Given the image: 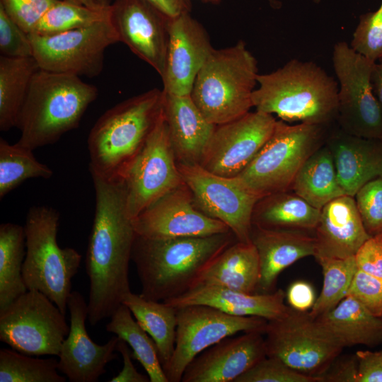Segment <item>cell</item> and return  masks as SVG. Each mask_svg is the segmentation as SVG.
I'll return each mask as SVG.
<instances>
[{"instance_id":"obj_1","label":"cell","mask_w":382,"mask_h":382,"mask_svg":"<svg viewBox=\"0 0 382 382\" xmlns=\"http://www.w3.org/2000/svg\"><path fill=\"white\" fill-rule=\"evenodd\" d=\"M91 175L96 207L86 270L90 282L87 320L93 326L110 318L131 291L129 267L137 233L127 209L123 180Z\"/></svg>"},{"instance_id":"obj_2","label":"cell","mask_w":382,"mask_h":382,"mask_svg":"<svg viewBox=\"0 0 382 382\" xmlns=\"http://www.w3.org/2000/svg\"><path fill=\"white\" fill-rule=\"evenodd\" d=\"M238 241L230 231L206 236L150 239L136 236L132 260L141 285L140 295L165 301L189 291L201 270Z\"/></svg>"},{"instance_id":"obj_3","label":"cell","mask_w":382,"mask_h":382,"mask_svg":"<svg viewBox=\"0 0 382 382\" xmlns=\"http://www.w3.org/2000/svg\"><path fill=\"white\" fill-rule=\"evenodd\" d=\"M252 95L255 110L286 122L330 127L337 115V81L311 61L292 59L268 74H258Z\"/></svg>"},{"instance_id":"obj_4","label":"cell","mask_w":382,"mask_h":382,"mask_svg":"<svg viewBox=\"0 0 382 382\" xmlns=\"http://www.w3.org/2000/svg\"><path fill=\"white\" fill-rule=\"evenodd\" d=\"M98 90L79 76L40 69L18 116L17 143L32 150L57 142L78 127Z\"/></svg>"},{"instance_id":"obj_5","label":"cell","mask_w":382,"mask_h":382,"mask_svg":"<svg viewBox=\"0 0 382 382\" xmlns=\"http://www.w3.org/2000/svg\"><path fill=\"white\" fill-rule=\"evenodd\" d=\"M163 91L156 88L106 110L91 129L89 170L106 180L120 179L163 112Z\"/></svg>"},{"instance_id":"obj_6","label":"cell","mask_w":382,"mask_h":382,"mask_svg":"<svg viewBox=\"0 0 382 382\" xmlns=\"http://www.w3.org/2000/svg\"><path fill=\"white\" fill-rule=\"evenodd\" d=\"M257 62L243 40L214 49L199 71L191 97L206 120L218 125L245 115L253 105Z\"/></svg>"},{"instance_id":"obj_7","label":"cell","mask_w":382,"mask_h":382,"mask_svg":"<svg viewBox=\"0 0 382 382\" xmlns=\"http://www.w3.org/2000/svg\"><path fill=\"white\" fill-rule=\"evenodd\" d=\"M59 213L47 206L30 208L24 227L25 255L23 277L28 290L46 295L66 315L71 280L81 261L74 248L59 246Z\"/></svg>"},{"instance_id":"obj_8","label":"cell","mask_w":382,"mask_h":382,"mask_svg":"<svg viewBox=\"0 0 382 382\" xmlns=\"http://www.w3.org/2000/svg\"><path fill=\"white\" fill-rule=\"evenodd\" d=\"M329 127L277 120L274 129L253 161L236 177L259 197L291 190L305 161L326 141Z\"/></svg>"},{"instance_id":"obj_9","label":"cell","mask_w":382,"mask_h":382,"mask_svg":"<svg viewBox=\"0 0 382 382\" xmlns=\"http://www.w3.org/2000/svg\"><path fill=\"white\" fill-rule=\"evenodd\" d=\"M264 335L267 357L319 380L344 348L309 312L291 307L284 316L268 320Z\"/></svg>"},{"instance_id":"obj_10","label":"cell","mask_w":382,"mask_h":382,"mask_svg":"<svg viewBox=\"0 0 382 382\" xmlns=\"http://www.w3.org/2000/svg\"><path fill=\"white\" fill-rule=\"evenodd\" d=\"M332 62L338 84L339 127L355 136L381 139L382 108L371 81L375 62L345 41L335 44Z\"/></svg>"},{"instance_id":"obj_11","label":"cell","mask_w":382,"mask_h":382,"mask_svg":"<svg viewBox=\"0 0 382 382\" xmlns=\"http://www.w3.org/2000/svg\"><path fill=\"white\" fill-rule=\"evenodd\" d=\"M69 329L66 315L35 289L0 311V340L27 355L58 357Z\"/></svg>"},{"instance_id":"obj_12","label":"cell","mask_w":382,"mask_h":382,"mask_svg":"<svg viewBox=\"0 0 382 382\" xmlns=\"http://www.w3.org/2000/svg\"><path fill=\"white\" fill-rule=\"evenodd\" d=\"M33 57L40 69L56 73L98 76L106 49L119 38L108 18L59 33L29 34Z\"/></svg>"},{"instance_id":"obj_13","label":"cell","mask_w":382,"mask_h":382,"mask_svg":"<svg viewBox=\"0 0 382 382\" xmlns=\"http://www.w3.org/2000/svg\"><path fill=\"white\" fill-rule=\"evenodd\" d=\"M132 219L185 183L171 146L163 111L121 178Z\"/></svg>"},{"instance_id":"obj_14","label":"cell","mask_w":382,"mask_h":382,"mask_svg":"<svg viewBox=\"0 0 382 382\" xmlns=\"http://www.w3.org/2000/svg\"><path fill=\"white\" fill-rule=\"evenodd\" d=\"M268 320L227 314L205 305L177 308L175 349L163 369L168 382H180L188 364L201 352L238 332L265 333Z\"/></svg>"},{"instance_id":"obj_15","label":"cell","mask_w":382,"mask_h":382,"mask_svg":"<svg viewBox=\"0 0 382 382\" xmlns=\"http://www.w3.org/2000/svg\"><path fill=\"white\" fill-rule=\"evenodd\" d=\"M196 207L225 224L238 241L251 243L252 215L260 199L236 177L214 174L199 164L178 163Z\"/></svg>"},{"instance_id":"obj_16","label":"cell","mask_w":382,"mask_h":382,"mask_svg":"<svg viewBox=\"0 0 382 382\" xmlns=\"http://www.w3.org/2000/svg\"><path fill=\"white\" fill-rule=\"evenodd\" d=\"M276 122L272 115L255 110L216 125L199 165L216 175H238L269 139Z\"/></svg>"},{"instance_id":"obj_17","label":"cell","mask_w":382,"mask_h":382,"mask_svg":"<svg viewBox=\"0 0 382 382\" xmlns=\"http://www.w3.org/2000/svg\"><path fill=\"white\" fill-rule=\"evenodd\" d=\"M108 20L125 44L162 79L165 74L170 18L147 0H114Z\"/></svg>"},{"instance_id":"obj_18","label":"cell","mask_w":382,"mask_h":382,"mask_svg":"<svg viewBox=\"0 0 382 382\" xmlns=\"http://www.w3.org/2000/svg\"><path fill=\"white\" fill-rule=\"evenodd\" d=\"M132 223L137 236L150 239L206 236L231 231L196 207L185 183L149 206Z\"/></svg>"},{"instance_id":"obj_19","label":"cell","mask_w":382,"mask_h":382,"mask_svg":"<svg viewBox=\"0 0 382 382\" xmlns=\"http://www.w3.org/2000/svg\"><path fill=\"white\" fill-rule=\"evenodd\" d=\"M67 307L70 329L58 356V370L71 382H96L107 364L117 357L115 351L119 337L112 336L104 345L91 340L86 328L87 302L80 292H71Z\"/></svg>"},{"instance_id":"obj_20","label":"cell","mask_w":382,"mask_h":382,"mask_svg":"<svg viewBox=\"0 0 382 382\" xmlns=\"http://www.w3.org/2000/svg\"><path fill=\"white\" fill-rule=\"evenodd\" d=\"M213 50L207 30L190 13L170 18L163 91L190 95L195 79Z\"/></svg>"},{"instance_id":"obj_21","label":"cell","mask_w":382,"mask_h":382,"mask_svg":"<svg viewBox=\"0 0 382 382\" xmlns=\"http://www.w3.org/2000/svg\"><path fill=\"white\" fill-rule=\"evenodd\" d=\"M265 357L263 332L228 337L198 354L187 366L181 381L234 382Z\"/></svg>"},{"instance_id":"obj_22","label":"cell","mask_w":382,"mask_h":382,"mask_svg":"<svg viewBox=\"0 0 382 382\" xmlns=\"http://www.w3.org/2000/svg\"><path fill=\"white\" fill-rule=\"evenodd\" d=\"M317 262L354 256L371 236L366 231L354 197H337L321 209L315 229Z\"/></svg>"},{"instance_id":"obj_23","label":"cell","mask_w":382,"mask_h":382,"mask_svg":"<svg viewBox=\"0 0 382 382\" xmlns=\"http://www.w3.org/2000/svg\"><path fill=\"white\" fill-rule=\"evenodd\" d=\"M325 144L345 195L354 197L368 182L382 176V140L349 134L340 127L328 133Z\"/></svg>"},{"instance_id":"obj_24","label":"cell","mask_w":382,"mask_h":382,"mask_svg":"<svg viewBox=\"0 0 382 382\" xmlns=\"http://www.w3.org/2000/svg\"><path fill=\"white\" fill-rule=\"evenodd\" d=\"M250 240L260 262L258 294L274 291L277 278L284 270L301 258L315 255V236L306 231L266 229L253 225Z\"/></svg>"},{"instance_id":"obj_25","label":"cell","mask_w":382,"mask_h":382,"mask_svg":"<svg viewBox=\"0 0 382 382\" xmlns=\"http://www.w3.org/2000/svg\"><path fill=\"white\" fill-rule=\"evenodd\" d=\"M163 93V115L177 163L199 164L216 125L206 120L190 95Z\"/></svg>"},{"instance_id":"obj_26","label":"cell","mask_w":382,"mask_h":382,"mask_svg":"<svg viewBox=\"0 0 382 382\" xmlns=\"http://www.w3.org/2000/svg\"><path fill=\"white\" fill-rule=\"evenodd\" d=\"M285 296L281 289L268 294H248L220 286H199L163 302L175 308L205 305L229 315L257 316L271 320L288 312L289 306L284 303Z\"/></svg>"},{"instance_id":"obj_27","label":"cell","mask_w":382,"mask_h":382,"mask_svg":"<svg viewBox=\"0 0 382 382\" xmlns=\"http://www.w3.org/2000/svg\"><path fill=\"white\" fill-rule=\"evenodd\" d=\"M259 279L260 262L255 245L252 243L236 241L201 270L190 289L199 286H220L255 294Z\"/></svg>"},{"instance_id":"obj_28","label":"cell","mask_w":382,"mask_h":382,"mask_svg":"<svg viewBox=\"0 0 382 382\" xmlns=\"http://www.w3.org/2000/svg\"><path fill=\"white\" fill-rule=\"evenodd\" d=\"M345 347L382 343V317L372 314L350 295L334 308L316 318Z\"/></svg>"},{"instance_id":"obj_29","label":"cell","mask_w":382,"mask_h":382,"mask_svg":"<svg viewBox=\"0 0 382 382\" xmlns=\"http://www.w3.org/2000/svg\"><path fill=\"white\" fill-rule=\"evenodd\" d=\"M320 214V209L292 190H286L259 199L253 209L252 224L266 229L315 231Z\"/></svg>"},{"instance_id":"obj_30","label":"cell","mask_w":382,"mask_h":382,"mask_svg":"<svg viewBox=\"0 0 382 382\" xmlns=\"http://www.w3.org/2000/svg\"><path fill=\"white\" fill-rule=\"evenodd\" d=\"M122 303L129 308L137 322L154 341L164 369L175 349L177 308L163 301L146 299L132 291L125 295Z\"/></svg>"},{"instance_id":"obj_31","label":"cell","mask_w":382,"mask_h":382,"mask_svg":"<svg viewBox=\"0 0 382 382\" xmlns=\"http://www.w3.org/2000/svg\"><path fill=\"white\" fill-rule=\"evenodd\" d=\"M291 190L320 210L332 199L345 195L325 143L303 164L294 178Z\"/></svg>"},{"instance_id":"obj_32","label":"cell","mask_w":382,"mask_h":382,"mask_svg":"<svg viewBox=\"0 0 382 382\" xmlns=\"http://www.w3.org/2000/svg\"><path fill=\"white\" fill-rule=\"evenodd\" d=\"M40 69L33 57L0 55V130L16 127L18 116L35 74Z\"/></svg>"},{"instance_id":"obj_33","label":"cell","mask_w":382,"mask_h":382,"mask_svg":"<svg viewBox=\"0 0 382 382\" xmlns=\"http://www.w3.org/2000/svg\"><path fill=\"white\" fill-rule=\"evenodd\" d=\"M25 248L23 226L0 225V311L28 291L23 277Z\"/></svg>"},{"instance_id":"obj_34","label":"cell","mask_w":382,"mask_h":382,"mask_svg":"<svg viewBox=\"0 0 382 382\" xmlns=\"http://www.w3.org/2000/svg\"><path fill=\"white\" fill-rule=\"evenodd\" d=\"M110 318L106 330L127 343L132 349V357L141 364L150 382H168L154 341L134 320L129 308L122 303Z\"/></svg>"},{"instance_id":"obj_35","label":"cell","mask_w":382,"mask_h":382,"mask_svg":"<svg viewBox=\"0 0 382 382\" xmlns=\"http://www.w3.org/2000/svg\"><path fill=\"white\" fill-rule=\"evenodd\" d=\"M32 149L0 139V198L30 178L49 179L52 170L38 161Z\"/></svg>"},{"instance_id":"obj_36","label":"cell","mask_w":382,"mask_h":382,"mask_svg":"<svg viewBox=\"0 0 382 382\" xmlns=\"http://www.w3.org/2000/svg\"><path fill=\"white\" fill-rule=\"evenodd\" d=\"M58 360L27 355L13 349H0V382H65Z\"/></svg>"},{"instance_id":"obj_37","label":"cell","mask_w":382,"mask_h":382,"mask_svg":"<svg viewBox=\"0 0 382 382\" xmlns=\"http://www.w3.org/2000/svg\"><path fill=\"white\" fill-rule=\"evenodd\" d=\"M318 262L322 268L323 284L309 312L316 318L331 311L347 296L358 270L354 256L323 259Z\"/></svg>"},{"instance_id":"obj_38","label":"cell","mask_w":382,"mask_h":382,"mask_svg":"<svg viewBox=\"0 0 382 382\" xmlns=\"http://www.w3.org/2000/svg\"><path fill=\"white\" fill-rule=\"evenodd\" d=\"M108 11L58 0L40 20L34 33L50 35L86 27L108 18Z\"/></svg>"},{"instance_id":"obj_39","label":"cell","mask_w":382,"mask_h":382,"mask_svg":"<svg viewBox=\"0 0 382 382\" xmlns=\"http://www.w3.org/2000/svg\"><path fill=\"white\" fill-rule=\"evenodd\" d=\"M349 45L374 62L382 57V1L376 11L360 16Z\"/></svg>"},{"instance_id":"obj_40","label":"cell","mask_w":382,"mask_h":382,"mask_svg":"<svg viewBox=\"0 0 382 382\" xmlns=\"http://www.w3.org/2000/svg\"><path fill=\"white\" fill-rule=\"evenodd\" d=\"M234 382H320V380L294 370L277 358L267 356Z\"/></svg>"},{"instance_id":"obj_41","label":"cell","mask_w":382,"mask_h":382,"mask_svg":"<svg viewBox=\"0 0 382 382\" xmlns=\"http://www.w3.org/2000/svg\"><path fill=\"white\" fill-rule=\"evenodd\" d=\"M354 198L367 233L371 236L382 233V176L366 183Z\"/></svg>"},{"instance_id":"obj_42","label":"cell","mask_w":382,"mask_h":382,"mask_svg":"<svg viewBox=\"0 0 382 382\" xmlns=\"http://www.w3.org/2000/svg\"><path fill=\"white\" fill-rule=\"evenodd\" d=\"M58 0H0V6L25 32L34 33L40 20Z\"/></svg>"},{"instance_id":"obj_43","label":"cell","mask_w":382,"mask_h":382,"mask_svg":"<svg viewBox=\"0 0 382 382\" xmlns=\"http://www.w3.org/2000/svg\"><path fill=\"white\" fill-rule=\"evenodd\" d=\"M0 54L12 58L33 57L29 34L0 6Z\"/></svg>"},{"instance_id":"obj_44","label":"cell","mask_w":382,"mask_h":382,"mask_svg":"<svg viewBox=\"0 0 382 382\" xmlns=\"http://www.w3.org/2000/svg\"><path fill=\"white\" fill-rule=\"evenodd\" d=\"M347 295L359 301L374 316H382V278L357 270Z\"/></svg>"},{"instance_id":"obj_45","label":"cell","mask_w":382,"mask_h":382,"mask_svg":"<svg viewBox=\"0 0 382 382\" xmlns=\"http://www.w3.org/2000/svg\"><path fill=\"white\" fill-rule=\"evenodd\" d=\"M354 257L358 270L382 278V233L366 240Z\"/></svg>"},{"instance_id":"obj_46","label":"cell","mask_w":382,"mask_h":382,"mask_svg":"<svg viewBox=\"0 0 382 382\" xmlns=\"http://www.w3.org/2000/svg\"><path fill=\"white\" fill-rule=\"evenodd\" d=\"M340 357L320 376V382H357L358 360L356 354Z\"/></svg>"},{"instance_id":"obj_47","label":"cell","mask_w":382,"mask_h":382,"mask_svg":"<svg viewBox=\"0 0 382 382\" xmlns=\"http://www.w3.org/2000/svg\"><path fill=\"white\" fill-rule=\"evenodd\" d=\"M357 382H382V351H358Z\"/></svg>"},{"instance_id":"obj_48","label":"cell","mask_w":382,"mask_h":382,"mask_svg":"<svg viewBox=\"0 0 382 382\" xmlns=\"http://www.w3.org/2000/svg\"><path fill=\"white\" fill-rule=\"evenodd\" d=\"M285 298L289 306L299 311H308L316 299L313 286L304 281L293 282L289 286Z\"/></svg>"},{"instance_id":"obj_49","label":"cell","mask_w":382,"mask_h":382,"mask_svg":"<svg viewBox=\"0 0 382 382\" xmlns=\"http://www.w3.org/2000/svg\"><path fill=\"white\" fill-rule=\"evenodd\" d=\"M116 351L120 353L122 357L123 366L118 374L110 380V382H149L148 376L140 374L134 367L132 359V354L129 350V345L123 340L119 338L116 346Z\"/></svg>"},{"instance_id":"obj_50","label":"cell","mask_w":382,"mask_h":382,"mask_svg":"<svg viewBox=\"0 0 382 382\" xmlns=\"http://www.w3.org/2000/svg\"><path fill=\"white\" fill-rule=\"evenodd\" d=\"M170 18L191 12L190 0H147Z\"/></svg>"},{"instance_id":"obj_51","label":"cell","mask_w":382,"mask_h":382,"mask_svg":"<svg viewBox=\"0 0 382 382\" xmlns=\"http://www.w3.org/2000/svg\"><path fill=\"white\" fill-rule=\"evenodd\" d=\"M371 81L374 94L382 108V57L374 63Z\"/></svg>"},{"instance_id":"obj_52","label":"cell","mask_w":382,"mask_h":382,"mask_svg":"<svg viewBox=\"0 0 382 382\" xmlns=\"http://www.w3.org/2000/svg\"><path fill=\"white\" fill-rule=\"evenodd\" d=\"M98 10H108L111 0H65Z\"/></svg>"},{"instance_id":"obj_53","label":"cell","mask_w":382,"mask_h":382,"mask_svg":"<svg viewBox=\"0 0 382 382\" xmlns=\"http://www.w3.org/2000/svg\"><path fill=\"white\" fill-rule=\"evenodd\" d=\"M270 5L274 8H278L280 6V2L278 0H268Z\"/></svg>"},{"instance_id":"obj_54","label":"cell","mask_w":382,"mask_h":382,"mask_svg":"<svg viewBox=\"0 0 382 382\" xmlns=\"http://www.w3.org/2000/svg\"><path fill=\"white\" fill-rule=\"evenodd\" d=\"M204 3L212 4H219L221 0H202Z\"/></svg>"},{"instance_id":"obj_55","label":"cell","mask_w":382,"mask_h":382,"mask_svg":"<svg viewBox=\"0 0 382 382\" xmlns=\"http://www.w3.org/2000/svg\"><path fill=\"white\" fill-rule=\"evenodd\" d=\"M381 140H382V139H381Z\"/></svg>"},{"instance_id":"obj_56","label":"cell","mask_w":382,"mask_h":382,"mask_svg":"<svg viewBox=\"0 0 382 382\" xmlns=\"http://www.w3.org/2000/svg\"><path fill=\"white\" fill-rule=\"evenodd\" d=\"M382 317V316H381Z\"/></svg>"}]
</instances>
